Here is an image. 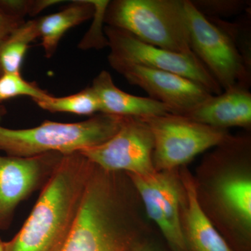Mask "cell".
<instances>
[{
	"mask_svg": "<svg viewBox=\"0 0 251 251\" xmlns=\"http://www.w3.org/2000/svg\"><path fill=\"white\" fill-rule=\"evenodd\" d=\"M153 138L156 171L178 170L203 151L230 138L226 130L203 125L176 114L143 117Z\"/></svg>",
	"mask_w": 251,
	"mask_h": 251,
	"instance_id": "obj_6",
	"label": "cell"
},
{
	"mask_svg": "<svg viewBox=\"0 0 251 251\" xmlns=\"http://www.w3.org/2000/svg\"><path fill=\"white\" fill-rule=\"evenodd\" d=\"M35 103L50 112H67L77 115H95L100 113V105L97 94L92 87H87L76 94L67 97L48 96Z\"/></svg>",
	"mask_w": 251,
	"mask_h": 251,
	"instance_id": "obj_18",
	"label": "cell"
},
{
	"mask_svg": "<svg viewBox=\"0 0 251 251\" xmlns=\"http://www.w3.org/2000/svg\"><path fill=\"white\" fill-rule=\"evenodd\" d=\"M5 242L1 240L0 238V251H4Z\"/></svg>",
	"mask_w": 251,
	"mask_h": 251,
	"instance_id": "obj_23",
	"label": "cell"
},
{
	"mask_svg": "<svg viewBox=\"0 0 251 251\" xmlns=\"http://www.w3.org/2000/svg\"><path fill=\"white\" fill-rule=\"evenodd\" d=\"M193 6L207 18L229 17L249 9L251 3L244 0H197Z\"/></svg>",
	"mask_w": 251,
	"mask_h": 251,
	"instance_id": "obj_20",
	"label": "cell"
},
{
	"mask_svg": "<svg viewBox=\"0 0 251 251\" xmlns=\"http://www.w3.org/2000/svg\"><path fill=\"white\" fill-rule=\"evenodd\" d=\"M125 118L99 113L85 121L60 123L46 120L25 129L0 125V151L16 157L78 152L110 139L121 128Z\"/></svg>",
	"mask_w": 251,
	"mask_h": 251,
	"instance_id": "obj_3",
	"label": "cell"
},
{
	"mask_svg": "<svg viewBox=\"0 0 251 251\" xmlns=\"http://www.w3.org/2000/svg\"><path fill=\"white\" fill-rule=\"evenodd\" d=\"M78 152L105 171L138 175L156 171L152 133L146 122L138 117H126L112 138Z\"/></svg>",
	"mask_w": 251,
	"mask_h": 251,
	"instance_id": "obj_9",
	"label": "cell"
},
{
	"mask_svg": "<svg viewBox=\"0 0 251 251\" xmlns=\"http://www.w3.org/2000/svg\"><path fill=\"white\" fill-rule=\"evenodd\" d=\"M177 170L128 176L150 219L172 251H186L181 224V188Z\"/></svg>",
	"mask_w": 251,
	"mask_h": 251,
	"instance_id": "obj_10",
	"label": "cell"
},
{
	"mask_svg": "<svg viewBox=\"0 0 251 251\" xmlns=\"http://www.w3.org/2000/svg\"><path fill=\"white\" fill-rule=\"evenodd\" d=\"M104 32L110 49L108 59L173 73L197 82L212 95L224 91L194 53H179L150 45L127 31L108 25Z\"/></svg>",
	"mask_w": 251,
	"mask_h": 251,
	"instance_id": "obj_7",
	"label": "cell"
},
{
	"mask_svg": "<svg viewBox=\"0 0 251 251\" xmlns=\"http://www.w3.org/2000/svg\"><path fill=\"white\" fill-rule=\"evenodd\" d=\"M181 171V224L186 251H233L204 210L192 175L186 168Z\"/></svg>",
	"mask_w": 251,
	"mask_h": 251,
	"instance_id": "obj_13",
	"label": "cell"
},
{
	"mask_svg": "<svg viewBox=\"0 0 251 251\" xmlns=\"http://www.w3.org/2000/svg\"><path fill=\"white\" fill-rule=\"evenodd\" d=\"M132 251H172L169 247H165L153 239L145 236L140 241Z\"/></svg>",
	"mask_w": 251,
	"mask_h": 251,
	"instance_id": "obj_22",
	"label": "cell"
},
{
	"mask_svg": "<svg viewBox=\"0 0 251 251\" xmlns=\"http://www.w3.org/2000/svg\"><path fill=\"white\" fill-rule=\"evenodd\" d=\"M190 44L193 53L204 64L223 90L251 85V67L233 39L214 19L206 18L184 0Z\"/></svg>",
	"mask_w": 251,
	"mask_h": 251,
	"instance_id": "obj_5",
	"label": "cell"
},
{
	"mask_svg": "<svg viewBox=\"0 0 251 251\" xmlns=\"http://www.w3.org/2000/svg\"><path fill=\"white\" fill-rule=\"evenodd\" d=\"M138 194L125 173L96 166L62 251H132L146 236Z\"/></svg>",
	"mask_w": 251,
	"mask_h": 251,
	"instance_id": "obj_1",
	"label": "cell"
},
{
	"mask_svg": "<svg viewBox=\"0 0 251 251\" xmlns=\"http://www.w3.org/2000/svg\"><path fill=\"white\" fill-rule=\"evenodd\" d=\"M39 37L38 21L23 23L0 46V74H21L29 44Z\"/></svg>",
	"mask_w": 251,
	"mask_h": 251,
	"instance_id": "obj_17",
	"label": "cell"
},
{
	"mask_svg": "<svg viewBox=\"0 0 251 251\" xmlns=\"http://www.w3.org/2000/svg\"><path fill=\"white\" fill-rule=\"evenodd\" d=\"M95 165L80 152L62 155L22 228L4 251H62Z\"/></svg>",
	"mask_w": 251,
	"mask_h": 251,
	"instance_id": "obj_2",
	"label": "cell"
},
{
	"mask_svg": "<svg viewBox=\"0 0 251 251\" xmlns=\"http://www.w3.org/2000/svg\"><path fill=\"white\" fill-rule=\"evenodd\" d=\"M249 138H232L229 171L214 181V201L220 212L234 226L233 251H251V181L242 171L250 156Z\"/></svg>",
	"mask_w": 251,
	"mask_h": 251,
	"instance_id": "obj_8",
	"label": "cell"
},
{
	"mask_svg": "<svg viewBox=\"0 0 251 251\" xmlns=\"http://www.w3.org/2000/svg\"><path fill=\"white\" fill-rule=\"evenodd\" d=\"M49 95L35 84L23 78L21 74H0V103L21 96L31 97L35 101Z\"/></svg>",
	"mask_w": 251,
	"mask_h": 251,
	"instance_id": "obj_19",
	"label": "cell"
},
{
	"mask_svg": "<svg viewBox=\"0 0 251 251\" xmlns=\"http://www.w3.org/2000/svg\"><path fill=\"white\" fill-rule=\"evenodd\" d=\"M97 94L100 113L123 117H150L175 114L168 105L150 97L132 95L114 83L110 73L102 71L91 86Z\"/></svg>",
	"mask_w": 251,
	"mask_h": 251,
	"instance_id": "obj_15",
	"label": "cell"
},
{
	"mask_svg": "<svg viewBox=\"0 0 251 251\" xmlns=\"http://www.w3.org/2000/svg\"><path fill=\"white\" fill-rule=\"evenodd\" d=\"M23 23L21 16L0 7V46Z\"/></svg>",
	"mask_w": 251,
	"mask_h": 251,
	"instance_id": "obj_21",
	"label": "cell"
},
{
	"mask_svg": "<svg viewBox=\"0 0 251 251\" xmlns=\"http://www.w3.org/2000/svg\"><path fill=\"white\" fill-rule=\"evenodd\" d=\"M104 22L150 45L192 54L184 0L110 1Z\"/></svg>",
	"mask_w": 251,
	"mask_h": 251,
	"instance_id": "obj_4",
	"label": "cell"
},
{
	"mask_svg": "<svg viewBox=\"0 0 251 251\" xmlns=\"http://www.w3.org/2000/svg\"><path fill=\"white\" fill-rule=\"evenodd\" d=\"M94 7L90 1H77L68 7L37 20L41 45L48 58L52 57L62 36L67 31L93 16Z\"/></svg>",
	"mask_w": 251,
	"mask_h": 251,
	"instance_id": "obj_16",
	"label": "cell"
},
{
	"mask_svg": "<svg viewBox=\"0 0 251 251\" xmlns=\"http://www.w3.org/2000/svg\"><path fill=\"white\" fill-rule=\"evenodd\" d=\"M110 65L132 85L146 91L150 98L184 115L211 95L202 85L173 73L108 59Z\"/></svg>",
	"mask_w": 251,
	"mask_h": 251,
	"instance_id": "obj_11",
	"label": "cell"
},
{
	"mask_svg": "<svg viewBox=\"0 0 251 251\" xmlns=\"http://www.w3.org/2000/svg\"><path fill=\"white\" fill-rule=\"evenodd\" d=\"M184 116L220 129L251 128V92L249 89L237 87L219 95H211Z\"/></svg>",
	"mask_w": 251,
	"mask_h": 251,
	"instance_id": "obj_14",
	"label": "cell"
},
{
	"mask_svg": "<svg viewBox=\"0 0 251 251\" xmlns=\"http://www.w3.org/2000/svg\"><path fill=\"white\" fill-rule=\"evenodd\" d=\"M62 154L0 155V229L9 227L18 204L46 182Z\"/></svg>",
	"mask_w": 251,
	"mask_h": 251,
	"instance_id": "obj_12",
	"label": "cell"
}]
</instances>
